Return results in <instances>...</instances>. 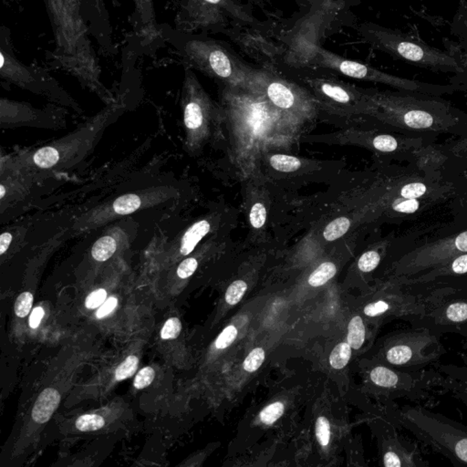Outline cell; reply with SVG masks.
<instances>
[{
	"label": "cell",
	"instance_id": "cell-28",
	"mask_svg": "<svg viewBox=\"0 0 467 467\" xmlns=\"http://www.w3.org/2000/svg\"><path fill=\"white\" fill-rule=\"evenodd\" d=\"M117 241L112 236L101 237L92 248V256L96 261L104 262L112 258L117 250Z\"/></svg>",
	"mask_w": 467,
	"mask_h": 467
},
{
	"label": "cell",
	"instance_id": "cell-42",
	"mask_svg": "<svg viewBox=\"0 0 467 467\" xmlns=\"http://www.w3.org/2000/svg\"><path fill=\"white\" fill-rule=\"evenodd\" d=\"M33 304V295L24 292L19 296L15 303V313L19 318H25L29 313Z\"/></svg>",
	"mask_w": 467,
	"mask_h": 467
},
{
	"label": "cell",
	"instance_id": "cell-41",
	"mask_svg": "<svg viewBox=\"0 0 467 467\" xmlns=\"http://www.w3.org/2000/svg\"><path fill=\"white\" fill-rule=\"evenodd\" d=\"M237 333H239V331H237L236 326H228L217 337V341L215 342V348L217 350H225L231 346L232 344L236 341Z\"/></svg>",
	"mask_w": 467,
	"mask_h": 467
},
{
	"label": "cell",
	"instance_id": "cell-21",
	"mask_svg": "<svg viewBox=\"0 0 467 467\" xmlns=\"http://www.w3.org/2000/svg\"><path fill=\"white\" fill-rule=\"evenodd\" d=\"M137 18V30L146 43H151L161 35L157 26L154 0H134Z\"/></svg>",
	"mask_w": 467,
	"mask_h": 467
},
{
	"label": "cell",
	"instance_id": "cell-44",
	"mask_svg": "<svg viewBox=\"0 0 467 467\" xmlns=\"http://www.w3.org/2000/svg\"><path fill=\"white\" fill-rule=\"evenodd\" d=\"M156 377V372L152 367H145L141 370L134 379V385L138 390H142L150 385Z\"/></svg>",
	"mask_w": 467,
	"mask_h": 467
},
{
	"label": "cell",
	"instance_id": "cell-35",
	"mask_svg": "<svg viewBox=\"0 0 467 467\" xmlns=\"http://www.w3.org/2000/svg\"><path fill=\"white\" fill-rule=\"evenodd\" d=\"M284 411L285 405L283 403L276 402L270 403V405L265 407L261 411V413L259 414V419H261L262 424L272 425L283 416Z\"/></svg>",
	"mask_w": 467,
	"mask_h": 467
},
{
	"label": "cell",
	"instance_id": "cell-26",
	"mask_svg": "<svg viewBox=\"0 0 467 467\" xmlns=\"http://www.w3.org/2000/svg\"><path fill=\"white\" fill-rule=\"evenodd\" d=\"M366 327L361 316H355L348 326L347 342L353 350H360L366 341Z\"/></svg>",
	"mask_w": 467,
	"mask_h": 467
},
{
	"label": "cell",
	"instance_id": "cell-7",
	"mask_svg": "<svg viewBox=\"0 0 467 467\" xmlns=\"http://www.w3.org/2000/svg\"><path fill=\"white\" fill-rule=\"evenodd\" d=\"M441 337L425 328L411 327L388 336L381 348V363L402 371H422L446 352Z\"/></svg>",
	"mask_w": 467,
	"mask_h": 467
},
{
	"label": "cell",
	"instance_id": "cell-39",
	"mask_svg": "<svg viewBox=\"0 0 467 467\" xmlns=\"http://www.w3.org/2000/svg\"><path fill=\"white\" fill-rule=\"evenodd\" d=\"M315 432L318 442L322 447H327L331 442V424L328 420L324 416H320L317 419Z\"/></svg>",
	"mask_w": 467,
	"mask_h": 467
},
{
	"label": "cell",
	"instance_id": "cell-15",
	"mask_svg": "<svg viewBox=\"0 0 467 467\" xmlns=\"http://www.w3.org/2000/svg\"><path fill=\"white\" fill-rule=\"evenodd\" d=\"M315 54L317 56L318 64L328 70L344 74L350 78L389 85L403 92L427 94V95H438V94L446 92V87L422 84V82L390 75L371 66L345 59L327 49L318 48Z\"/></svg>",
	"mask_w": 467,
	"mask_h": 467
},
{
	"label": "cell",
	"instance_id": "cell-50",
	"mask_svg": "<svg viewBox=\"0 0 467 467\" xmlns=\"http://www.w3.org/2000/svg\"><path fill=\"white\" fill-rule=\"evenodd\" d=\"M12 239V235L10 232H4L1 234V236H0V255L3 256L7 252L10 247Z\"/></svg>",
	"mask_w": 467,
	"mask_h": 467
},
{
	"label": "cell",
	"instance_id": "cell-33",
	"mask_svg": "<svg viewBox=\"0 0 467 467\" xmlns=\"http://www.w3.org/2000/svg\"><path fill=\"white\" fill-rule=\"evenodd\" d=\"M75 425L81 432H92L101 429L105 425V420L98 414H84L76 420Z\"/></svg>",
	"mask_w": 467,
	"mask_h": 467
},
{
	"label": "cell",
	"instance_id": "cell-13",
	"mask_svg": "<svg viewBox=\"0 0 467 467\" xmlns=\"http://www.w3.org/2000/svg\"><path fill=\"white\" fill-rule=\"evenodd\" d=\"M253 84L276 108L309 123L320 105L313 94L267 70H254Z\"/></svg>",
	"mask_w": 467,
	"mask_h": 467
},
{
	"label": "cell",
	"instance_id": "cell-46",
	"mask_svg": "<svg viewBox=\"0 0 467 467\" xmlns=\"http://www.w3.org/2000/svg\"><path fill=\"white\" fill-rule=\"evenodd\" d=\"M107 298V292L104 289H97L91 293L86 300V307L88 309H95L97 307L101 306Z\"/></svg>",
	"mask_w": 467,
	"mask_h": 467
},
{
	"label": "cell",
	"instance_id": "cell-38",
	"mask_svg": "<svg viewBox=\"0 0 467 467\" xmlns=\"http://www.w3.org/2000/svg\"><path fill=\"white\" fill-rule=\"evenodd\" d=\"M139 360L135 355L129 356L115 372V379L117 381H123L127 378L132 377L137 371Z\"/></svg>",
	"mask_w": 467,
	"mask_h": 467
},
{
	"label": "cell",
	"instance_id": "cell-29",
	"mask_svg": "<svg viewBox=\"0 0 467 467\" xmlns=\"http://www.w3.org/2000/svg\"><path fill=\"white\" fill-rule=\"evenodd\" d=\"M336 265L333 262H323L309 277V284L311 287H322L336 275Z\"/></svg>",
	"mask_w": 467,
	"mask_h": 467
},
{
	"label": "cell",
	"instance_id": "cell-8",
	"mask_svg": "<svg viewBox=\"0 0 467 467\" xmlns=\"http://www.w3.org/2000/svg\"><path fill=\"white\" fill-rule=\"evenodd\" d=\"M182 109L186 129V145L188 151L196 152L214 135L222 125L220 106H217L191 69H186Z\"/></svg>",
	"mask_w": 467,
	"mask_h": 467
},
{
	"label": "cell",
	"instance_id": "cell-1",
	"mask_svg": "<svg viewBox=\"0 0 467 467\" xmlns=\"http://www.w3.org/2000/svg\"><path fill=\"white\" fill-rule=\"evenodd\" d=\"M219 106L232 164L245 179L258 173L265 157L294 147L309 123L276 108L253 82L224 87Z\"/></svg>",
	"mask_w": 467,
	"mask_h": 467
},
{
	"label": "cell",
	"instance_id": "cell-34",
	"mask_svg": "<svg viewBox=\"0 0 467 467\" xmlns=\"http://www.w3.org/2000/svg\"><path fill=\"white\" fill-rule=\"evenodd\" d=\"M381 261V254L378 250L366 251L358 261V269L363 273H370L377 269Z\"/></svg>",
	"mask_w": 467,
	"mask_h": 467
},
{
	"label": "cell",
	"instance_id": "cell-6",
	"mask_svg": "<svg viewBox=\"0 0 467 467\" xmlns=\"http://www.w3.org/2000/svg\"><path fill=\"white\" fill-rule=\"evenodd\" d=\"M455 287H459L405 284L392 280L388 289L364 306L363 314L369 319H400L414 325Z\"/></svg>",
	"mask_w": 467,
	"mask_h": 467
},
{
	"label": "cell",
	"instance_id": "cell-4",
	"mask_svg": "<svg viewBox=\"0 0 467 467\" xmlns=\"http://www.w3.org/2000/svg\"><path fill=\"white\" fill-rule=\"evenodd\" d=\"M389 419L453 465L467 466L466 425L420 405L392 408Z\"/></svg>",
	"mask_w": 467,
	"mask_h": 467
},
{
	"label": "cell",
	"instance_id": "cell-3",
	"mask_svg": "<svg viewBox=\"0 0 467 467\" xmlns=\"http://www.w3.org/2000/svg\"><path fill=\"white\" fill-rule=\"evenodd\" d=\"M375 106L372 115L394 128L424 134L459 131L467 117L447 102L427 94L392 93L370 91Z\"/></svg>",
	"mask_w": 467,
	"mask_h": 467
},
{
	"label": "cell",
	"instance_id": "cell-22",
	"mask_svg": "<svg viewBox=\"0 0 467 467\" xmlns=\"http://www.w3.org/2000/svg\"><path fill=\"white\" fill-rule=\"evenodd\" d=\"M436 369L444 375L442 388L453 392L455 397L462 400L467 406V366L459 367L453 364L449 366L439 364Z\"/></svg>",
	"mask_w": 467,
	"mask_h": 467
},
{
	"label": "cell",
	"instance_id": "cell-19",
	"mask_svg": "<svg viewBox=\"0 0 467 467\" xmlns=\"http://www.w3.org/2000/svg\"><path fill=\"white\" fill-rule=\"evenodd\" d=\"M167 195V193H160V191L147 192L143 193H127L115 199L101 208L91 213L87 219H84V226H99L105 224L108 220L112 219L115 217L132 214L137 210L143 207H150L161 200V196Z\"/></svg>",
	"mask_w": 467,
	"mask_h": 467
},
{
	"label": "cell",
	"instance_id": "cell-23",
	"mask_svg": "<svg viewBox=\"0 0 467 467\" xmlns=\"http://www.w3.org/2000/svg\"><path fill=\"white\" fill-rule=\"evenodd\" d=\"M211 230L212 220L210 218H204L193 224L178 240L179 255L182 256L190 255L195 250L196 246Z\"/></svg>",
	"mask_w": 467,
	"mask_h": 467
},
{
	"label": "cell",
	"instance_id": "cell-18",
	"mask_svg": "<svg viewBox=\"0 0 467 467\" xmlns=\"http://www.w3.org/2000/svg\"><path fill=\"white\" fill-rule=\"evenodd\" d=\"M383 435L381 460L385 467H425L429 463L422 457L417 444L403 438L394 427H387Z\"/></svg>",
	"mask_w": 467,
	"mask_h": 467
},
{
	"label": "cell",
	"instance_id": "cell-43",
	"mask_svg": "<svg viewBox=\"0 0 467 467\" xmlns=\"http://www.w3.org/2000/svg\"><path fill=\"white\" fill-rule=\"evenodd\" d=\"M182 324L180 320L178 318H171L165 323L161 331V338L163 339H173L180 335Z\"/></svg>",
	"mask_w": 467,
	"mask_h": 467
},
{
	"label": "cell",
	"instance_id": "cell-32",
	"mask_svg": "<svg viewBox=\"0 0 467 467\" xmlns=\"http://www.w3.org/2000/svg\"><path fill=\"white\" fill-rule=\"evenodd\" d=\"M352 348L348 342H342L334 348L330 355L331 366L335 370L344 369L352 358Z\"/></svg>",
	"mask_w": 467,
	"mask_h": 467
},
{
	"label": "cell",
	"instance_id": "cell-16",
	"mask_svg": "<svg viewBox=\"0 0 467 467\" xmlns=\"http://www.w3.org/2000/svg\"><path fill=\"white\" fill-rule=\"evenodd\" d=\"M411 327L428 328L440 337L454 333L467 339V287H455Z\"/></svg>",
	"mask_w": 467,
	"mask_h": 467
},
{
	"label": "cell",
	"instance_id": "cell-9",
	"mask_svg": "<svg viewBox=\"0 0 467 467\" xmlns=\"http://www.w3.org/2000/svg\"><path fill=\"white\" fill-rule=\"evenodd\" d=\"M363 33L364 38L376 48L396 59L433 70L460 71L459 63L454 57L431 48L413 37L378 26L364 27Z\"/></svg>",
	"mask_w": 467,
	"mask_h": 467
},
{
	"label": "cell",
	"instance_id": "cell-20",
	"mask_svg": "<svg viewBox=\"0 0 467 467\" xmlns=\"http://www.w3.org/2000/svg\"><path fill=\"white\" fill-rule=\"evenodd\" d=\"M467 275V253L463 254L447 262L443 266L436 267L429 272L422 273L410 278H392L400 283L413 285H444L448 286L447 281L452 278Z\"/></svg>",
	"mask_w": 467,
	"mask_h": 467
},
{
	"label": "cell",
	"instance_id": "cell-31",
	"mask_svg": "<svg viewBox=\"0 0 467 467\" xmlns=\"http://www.w3.org/2000/svg\"><path fill=\"white\" fill-rule=\"evenodd\" d=\"M431 199H407L394 196L390 203V208L399 214L411 215L421 208L422 201Z\"/></svg>",
	"mask_w": 467,
	"mask_h": 467
},
{
	"label": "cell",
	"instance_id": "cell-11",
	"mask_svg": "<svg viewBox=\"0 0 467 467\" xmlns=\"http://www.w3.org/2000/svg\"><path fill=\"white\" fill-rule=\"evenodd\" d=\"M369 380L386 396L417 400L427 398L433 389L442 388L444 375L438 369L408 372L379 363L370 370Z\"/></svg>",
	"mask_w": 467,
	"mask_h": 467
},
{
	"label": "cell",
	"instance_id": "cell-52",
	"mask_svg": "<svg viewBox=\"0 0 467 467\" xmlns=\"http://www.w3.org/2000/svg\"><path fill=\"white\" fill-rule=\"evenodd\" d=\"M463 352H464V361L467 366V339H466L465 342L463 344Z\"/></svg>",
	"mask_w": 467,
	"mask_h": 467
},
{
	"label": "cell",
	"instance_id": "cell-10",
	"mask_svg": "<svg viewBox=\"0 0 467 467\" xmlns=\"http://www.w3.org/2000/svg\"><path fill=\"white\" fill-rule=\"evenodd\" d=\"M0 75L5 81L60 104L71 107L75 105L73 99L45 71L19 62L11 46L10 32L4 27L0 34Z\"/></svg>",
	"mask_w": 467,
	"mask_h": 467
},
{
	"label": "cell",
	"instance_id": "cell-37",
	"mask_svg": "<svg viewBox=\"0 0 467 467\" xmlns=\"http://www.w3.org/2000/svg\"><path fill=\"white\" fill-rule=\"evenodd\" d=\"M248 289V284L243 280L233 282L226 289V301L228 305L235 306L240 302Z\"/></svg>",
	"mask_w": 467,
	"mask_h": 467
},
{
	"label": "cell",
	"instance_id": "cell-17",
	"mask_svg": "<svg viewBox=\"0 0 467 467\" xmlns=\"http://www.w3.org/2000/svg\"><path fill=\"white\" fill-rule=\"evenodd\" d=\"M338 137L339 143H352L386 154L416 153L424 146V138L422 137L403 138L388 134L358 131H346Z\"/></svg>",
	"mask_w": 467,
	"mask_h": 467
},
{
	"label": "cell",
	"instance_id": "cell-2",
	"mask_svg": "<svg viewBox=\"0 0 467 467\" xmlns=\"http://www.w3.org/2000/svg\"><path fill=\"white\" fill-rule=\"evenodd\" d=\"M44 2L56 43L53 56L58 64L105 101H112V96L101 82V70L82 14V0Z\"/></svg>",
	"mask_w": 467,
	"mask_h": 467
},
{
	"label": "cell",
	"instance_id": "cell-36",
	"mask_svg": "<svg viewBox=\"0 0 467 467\" xmlns=\"http://www.w3.org/2000/svg\"><path fill=\"white\" fill-rule=\"evenodd\" d=\"M267 208L261 202H258L251 206L250 212V222L255 230H261L267 222Z\"/></svg>",
	"mask_w": 467,
	"mask_h": 467
},
{
	"label": "cell",
	"instance_id": "cell-49",
	"mask_svg": "<svg viewBox=\"0 0 467 467\" xmlns=\"http://www.w3.org/2000/svg\"><path fill=\"white\" fill-rule=\"evenodd\" d=\"M45 314L44 309L41 307H38L33 309L29 318V326L32 328H37L40 324L41 320Z\"/></svg>",
	"mask_w": 467,
	"mask_h": 467
},
{
	"label": "cell",
	"instance_id": "cell-27",
	"mask_svg": "<svg viewBox=\"0 0 467 467\" xmlns=\"http://www.w3.org/2000/svg\"><path fill=\"white\" fill-rule=\"evenodd\" d=\"M270 167L281 173H293L300 170L302 162L298 157L285 154H272L269 156Z\"/></svg>",
	"mask_w": 467,
	"mask_h": 467
},
{
	"label": "cell",
	"instance_id": "cell-40",
	"mask_svg": "<svg viewBox=\"0 0 467 467\" xmlns=\"http://www.w3.org/2000/svg\"><path fill=\"white\" fill-rule=\"evenodd\" d=\"M265 358H266L265 350L262 348H256L248 355L244 363H243L245 371L248 372L258 371L263 364Z\"/></svg>",
	"mask_w": 467,
	"mask_h": 467
},
{
	"label": "cell",
	"instance_id": "cell-25",
	"mask_svg": "<svg viewBox=\"0 0 467 467\" xmlns=\"http://www.w3.org/2000/svg\"><path fill=\"white\" fill-rule=\"evenodd\" d=\"M394 196L407 199H431L433 187L427 182L411 179L402 186L395 188Z\"/></svg>",
	"mask_w": 467,
	"mask_h": 467
},
{
	"label": "cell",
	"instance_id": "cell-12",
	"mask_svg": "<svg viewBox=\"0 0 467 467\" xmlns=\"http://www.w3.org/2000/svg\"><path fill=\"white\" fill-rule=\"evenodd\" d=\"M320 108L339 116H371L375 112L370 91L359 89L330 77L305 80Z\"/></svg>",
	"mask_w": 467,
	"mask_h": 467
},
{
	"label": "cell",
	"instance_id": "cell-5",
	"mask_svg": "<svg viewBox=\"0 0 467 467\" xmlns=\"http://www.w3.org/2000/svg\"><path fill=\"white\" fill-rule=\"evenodd\" d=\"M167 38L191 67L222 82L224 87H245L252 84L253 69L215 41L197 38L181 40L171 29L167 30Z\"/></svg>",
	"mask_w": 467,
	"mask_h": 467
},
{
	"label": "cell",
	"instance_id": "cell-14",
	"mask_svg": "<svg viewBox=\"0 0 467 467\" xmlns=\"http://www.w3.org/2000/svg\"><path fill=\"white\" fill-rule=\"evenodd\" d=\"M467 253V230L436 240L405 253L394 264V278H410L443 266L457 256Z\"/></svg>",
	"mask_w": 467,
	"mask_h": 467
},
{
	"label": "cell",
	"instance_id": "cell-24",
	"mask_svg": "<svg viewBox=\"0 0 467 467\" xmlns=\"http://www.w3.org/2000/svg\"><path fill=\"white\" fill-rule=\"evenodd\" d=\"M60 394L57 390L47 388L38 397L33 406L32 416L38 424H45L51 420L54 411L59 407Z\"/></svg>",
	"mask_w": 467,
	"mask_h": 467
},
{
	"label": "cell",
	"instance_id": "cell-30",
	"mask_svg": "<svg viewBox=\"0 0 467 467\" xmlns=\"http://www.w3.org/2000/svg\"><path fill=\"white\" fill-rule=\"evenodd\" d=\"M350 224L352 222H350L349 217L336 218L326 226L324 231H323V237L327 241H335V240L344 237L350 230Z\"/></svg>",
	"mask_w": 467,
	"mask_h": 467
},
{
	"label": "cell",
	"instance_id": "cell-47",
	"mask_svg": "<svg viewBox=\"0 0 467 467\" xmlns=\"http://www.w3.org/2000/svg\"><path fill=\"white\" fill-rule=\"evenodd\" d=\"M446 151L455 156H467V135L466 136L463 137L462 139L449 145Z\"/></svg>",
	"mask_w": 467,
	"mask_h": 467
},
{
	"label": "cell",
	"instance_id": "cell-48",
	"mask_svg": "<svg viewBox=\"0 0 467 467\" xmlns=\"http://www.w3.org/2000/svg\"><path fill=\"white\" fill-rule=\"evenodd\" d=\"M117 304L118 300L115 297L110 298L109 300L104 301V303L99 307L98 311H97V318L101 319V318L108 316V315L115 311Z\"/></svg>",
	"mask_w": 467,
	"mask_h": 467
},
{
	"label": "cell",
	"instance_id": "cell-51",
	"mask_svg": "<svg viewBox=\"0 0 467 467\" xmlns=\"http://www.w3.org/2000/svg\"><path fill=\"white\" fill-rule=\"evenodd\" d=\"M88 3V0H87ZM91 7H93V11H95L97 15H104V0H89Z\"/></svg>",
	"mask_w": 467,
	"mask_h": 467
},
{
	"label": "cell",
	"instance_id": "cell-45",
	"mask_svg": "<svg viewBox=\"0 0 467 467\" xmlns=\"http://www.w3.org/2000/svg\"><path fill=\"white\" fill-rule=\"evenodd\" d=\"M199 262L197 259L191 256L181 262L178 269V276L182 280H187L197 270Z\"/></svg>",
	"mask_w": 467,
	"mask_h": 467
}]
</instances>
